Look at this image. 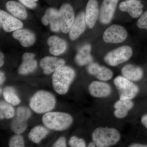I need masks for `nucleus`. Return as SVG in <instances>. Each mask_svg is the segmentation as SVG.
<instances>
[{
	"instance_id": "nucleus-12",
	"label": "nucleus",
	"mask_w": 147,
	"mask_h": 147,
	"mask_svg": "<svg viewBox=\"0 0 147 147\" xmlns=\"http://www.w3.org/2000/svg\"><path fill=\"white\" fill-rule=\"evenodd\" d=\"M99 11L97 0H89L85 12L86 25L90 28H93L99 18Z\"/></svg>"
},
{
	"instance_id": "nucleus-13",
	"label": "nucleus",
	"mask_w": 147,
	"mask_h": 147,
	"mask_svg": "<svg viewBox=\"0 0 147 147\" xmlns=\"http://www.w3.org/2000/svg\"><path fill=\"white\" fill-rule=\"evenodd\" d=\"M42 24L45 26L50 24L52 31L58 32L61 29V23L59 11L56 9L50 8L46 10L41 19Z\"/></svg>"
},
{
	"instance_id": "nucleus-37",
	"label": "nucleus",
	"mask_w": 147,
	"mask_h": 147,
	"mask_svg": "<svg viewBox=\"0 0 147 147\" xmlns=\"http://www.w3.org/2000/svg\"><path fill=\"white\" fill-rule=\"evenodd\" d=\"M4 56L3 54L1 52V53H0V67H1L2 66L4 63Z\"/></svg>"
},
{
	"instance_id": "nucleus-23",
	"label": "nucleus",
	"mask_w": 147,
	"mask_h": 147,
	"mask_svg": "<svg viewBox=\"0 0 147 147\" xmlns=\"http://www.w3.org/2000/svg\"><path fill=\"white\" fill-rule=\"evenodd\" d=\"M6 7L7 10L16 18L21 20H24L27 18L28 13L26 9L24 6L19 3L15 1H9L6 4Z\"/></svg>"
},
{
	"instance_id": "nucleus-30",
	"label": "nucleus",
	"mask_w": 147,
	"mask_h": 147,
	"mask_svg": "<svg viewBox=\"0 0 147 147\" xmlns=\"http://www.w3.org/2000/svg\"><path fill=\"white\" fill-rule=\"evenodd\" d=\"M9 146L10 147L25 146L24 138L20 134H16L11 138L9 143Z\"/></svg>"
},
{
	"instance_id": "nucleus-3",
	"label": "nucleus",
	"mask_w": 147,
	"mask_h": 147,
	"mask_svg": "<svg viewBox=\"0 0 147 147\" xmlns=\"http://www.w3.org/2000/svg\"><path fill=\"white\" fill-rule=\"evenodd\" d=\"M56 99L50 92L40 90L36 92L30 99V106L36 113H47L55 108Z\"/></svg>"
},
{
	"instance_id": "nucleus-24",
	"label": "nucleus",
	"mask_w": 147,
	"mask_h": 147,
	"mask_svg": "<svg viewBox=\"0 0 147 147\" xmlns=\"http://www.w3.org/2000/svg\"><path fill=\"white\" fill-rule=\"evenodd\" d=\"M91 46L86 45L83 46L75 57V61L78 65L83 66L91 63L92 57L90 55Z\"/></svg>"
},
{
	"instance_id": "nucleus-27",
	"label": "nucleus",
	"mask_w": 147,
	"mask_h": 147,
	"mask_svg": "<svg viewBox=\"0 0 147 147\" xmlns=\"http://www.w3.org/2000/svg\"><path fill=\"white\" fill-rule=\"evenodd\" d=\"M14 115V110L10 104L4 101L0 102V118L10 119Z\"/></svg>"
},
{
	"instance_id": "nucleus-21",
	"label": "nucleus",
	"mask_w": 147,
	"mask_h": 147,
	"mask_svg": "<svg viewBox=\"0 0 147 147\" xmlns=\"http://www.w3.org/2000/svg\"><path fill=\"white\" fill-rule=\"evenodd\" d=\"M134 106V103L131 100L120 99L114 104L115 110L114 114L117 118L122 119L125 117L129 111Z\"/></svg>"
},
{
	"instance_id": "nucleus-16",
	"label": "nucleus",
	"mask_w": 147,
	"mask_h": 147,
	"mask_svg": "<svg viewBox=\"0 0 147 147\" xmlns=\"http://www.w3.org/2000/svg\"><path fill=\"white\" fill-rule=\"evenodd\" d=\"M89 91L92 96L96 98L108 97L112 92L109 84L105 82L94 81L88 86Z\"/></svg>"
},
{
	"instance_id": "nucleus-8",
	"label": "nucleus",
	"mask_w": 147,
	"mask_h": 147,
	"mask_svg": "<svg viewBox=\"0 0 147 147\" xmlns=\"http://www.w3.org/2000/svg\"><path fill=\"white\" fill-rule=\"evenodd\" d=\"M61 29L64 33H67L71 29L74 21L73 8L69 4H64L59 10Z\"/></svg>"
},
{
	"instance_id": "nucleus-14",
	"label": "nucleus",
	"mask_w": 147,
	"mask_h": 147,
	"mask_svg": "<svg viewBox=\"0 0 147 147\" xmlns=\"http://www.w3.org/2000/svg\"><path fill=\"white\" fill-rule=\"evenodd\" d=\"M88 72L101 81H107L112 79L113 74L110 69L95 63L89 64L87 68Z\"/></svg>"
},
{
	"instance_id": "nucleus-1",
	"label": "nucleus",
	"mask_w": 147,
	"mask_h": 147,
	"mask_svg": "<svg viewBox=\"0 0 147 147\" xmlns=\"http://www.w3.org/2000/svg\"><path fill=\"white\" fill-rule=\"evenodd\" d=\"M75 76L73 69L67 66H63L55 71L52 76V82L55 92L59 94L66 93Z\"/></svg>"
},
{
	"instance_id": "nucleus-15",
	"label": "nucleus",
	"mask_w": 147,
	"mask_h": 147,
	"mask_svg": "<svg viewBox=\"0 0 147 147\" xmlns=\"http://www.w3.org/2000/svg\"><path fill=\"white\" fill-rule=\"evenodd\" d=\"M143 7L139 0H129L121 3L119 9L121 11L127 12L131 17L137 18L142 15Z\"/></svg>"
},
{
	"instance_id": "nucleus-6",
	"label": "nucleus",
	"mask_w": 147,
	"mask_h": 147,
	"mask_svg": "<svg viewBox=\"0 0 147 147\" xmlns=\"http://www.w3.org/2000/svg\"><path fill=\"white\" fill-rule=\"evenodd\" d=\"M132 49L129 46H123L108 53L104 57V61L108 65L116 66L127 61L131 57Z\"/></svg>"
},
{
	"instance_id": "nucleus-26",
	"label": "nucleus",
	"mask_w": 147,
	"mask_h": 147,
	"mask_svg": "<svg viewBox=\"0 0 147 147\" xmlns=\"http://www.w3.org/2000/svg\"><path fill=\"white\" fill-rule=\"evenodd\" d=\"M3 96L7 102L13 105H18L21 102L15 90L12 87H6L3 92Z\"/></svg>"
},
{
	"instance_id": "nucleus-39",
	"label": "nucleus",
	"mask_w": 147,
	"mask_h": 147,
	"mask_svg": "<svg viewBox=\"0 0 147 147\" xmlns=\"http://www.w3.org/2000/svg\"><path fill=\"white\" fill-rule=\"evenodd\" d=\"M96 146L95 144L93 142H90L88 145V147H94Z\"/></svg>"
},
{
	"instance_id": "nucleus-11",
	"label": "nucleus",
	"mask_w": 147,
	"mask_h": 147,
	"mask_svg": "<svg viewBox=\"0 0 147 147\" xmlns=\"http://www.w3.org/2000/svg\"><path fill=\"white\" fill-rule=\"evenodd\" d=\"M65 63V61L63 59L47 56L40 60V65L44 74H49L62 67Z\"/></svg>"
},
{
	"instance_id": "nucleus-29",
	"label": "nucleus",
	"mask_w": 147,
	"mask_h": 147,
	"mask_svg": "<svg viewBox=\"0 0 147 147\" xmlns=\"http://www.w3.org/2000/svg\"><path fill=\"white\" fill-rule=\"evenodd\" d=\"M31 116L30 110L27 107H20L16 110V118L19 120L27 122Z\"/></svg>"
},
{
	"instance_id": "nucleus-34",
	"label": "nucleus",
	"mask_w": 147,
	"mask_h": 147,
	"mask_svg": "<svg viewBox=\"0 0 147 147\" xmlns=\"http://www.w3.org/2000/svg\"><path fill=\"white\" fill-rule=\"evenodd\" d=\"M53 147H65L67 146L66 139L64 137H60L59 139L55 142L53 144Z\"/></svg>"
},
{
	"instance_id": "nucleus-33",
	"label": "nucleus",
	"mask_w": 147,
	"mask_h": 147,
	"mask_svg": "<svg viewBox=\"0 0 147 147\" xmlns=\"http://www.w3.org/2000/svg\"><path fill=\"white\" fill-rule=\"evenodd\" d=\"M24 5L30 9L35 8L37 6L36 2L38 0H18Z\"/></svg>"
},
{
	"instance_id": "nucleus-35",
	"label": "nucleus",
	"mask_w": 147,
	"mask_h": 147,
	"mask_svg": "<svg viewBox=\"0 0 147 147\" xmlns=\"http://www.w3.org/2000/svg\"><path fill=\"white\" fill-rule=\"evenodd\" d=\"M5 80V74L2 71H0V85L1 86L4 83Z\"/></svg>"
},
{
	"instance_id": "nucleus-10",
	"label": "nucleus",
	"mask_w": 147,
	"mask_h": 147,
	"mask_svg": "<svg viewBox=\"0 0 147 147\" xmlns=\"http://www.w3.org/2000/svg\"><path fill=\"white\" fill-rule=\"evenodd\" d=\"M0 22L3 30L7 32L15 31L24 26L20 20L2 10L0 11Z\"/></svg>"
},
{
	"instance_id": "nucleus-25",
	"label": "nucleus",
	"mask_w": 147,
	"mask_h": 147,
	"mask_svg": "<svg viewBox=\"0 0 147 147\" xmlns=\"http://www.w3.org/2000/svg\"><path fill=\"white\" fill-rule=\"evenodd\" d=\"M49 132V130L44 127L36 126L29 132L28 138L33 143L38 144L47 136Z\"/></svg>"
},
{
	"instance_id": "nucleus-2",
	"label": "nucleus",
	"mask_w": 147,
	"mask_h": 147,
	"mask_svg": "<svg viewBox=\"0 0 147 147\" xmlns=\"http://www.w3.org/2000/svg\"><path fill=\"white\" fill-rule=\"evenodd\" d=\"M73 121V118L70 115L62 112H47L42 117V122L45 126L56 131L65 130L70 126Z\"/></svg>"
},
{
	"instance_id": "nucleus-22",
	"label": "nucleus",
	"mask_w": 147,
	"mask_h": 147,
	"mask_svg": "<svg viewBox=\"0 0 147 147\" xmlns=\"http://www.w3.org/2000/svg\"><path fill=\"white\" fill-rule=\"evenodd\" d=\"M124 77L131 81H139L143 76V71L139 67L133 65L128 64L124 66L121 69Z\"/></svg>"
},
{
	"instance_id": "nucleus-7",
	"label": "nucleus",
	"mask_w": 147,
	"mask_h": 147,
	"mask_svg": "<svg viewBox=\"0 0 147 147\" xmlns=\"http://www.w3.org/2000/svg\"><path fill=\"white\" fill-rule=\"evenodd\" d=\"M127 36V32L124 27L113 25L104 32L103 39L106 43H119L124 41Z\"/></svg>"
},
{
	"instance_id": "nucleus-18",
	"label": "nucleus",
	"mask_w": 147,
	"mask_h": 147,
	"mask_svg": "<svg viewBox=\"0 0 147 147\" xmlns=\"http://www.w3.org/2000/svg\"><path fill=\"white\" fill-rule=\"evenodd\" d=\"M86 25L85 13L82 11L75 18L69 30V36L70 39L74 40L78 38L85 31Z\"/></svg>"
},
{
	"instance_id": "nucleus-40",
	"label": "nucleus",
	"mask_w": 147,
	"mask_h": 147,
	"mask_svg": "<svg viewBox=\"0 0 147 147\" xmlns=\"http://www.w3.org/2000/svg\"><path fill=\"white\" fill-rule=\"evenodd\" d=\"M0 91H1V94H2V90L1 88V90H0Z\"/></svg>"
},
{
	"instance_id": "nucleus-4",
	"label": "nucleus",
	"mask_w": 147,
	"mask_h": 147,
	"mask_svg": "<svg viewBox=\"0 0 147 147\" xmlns=\"http://www.w3.org/2000/svg\"><path fill=\"white\" fill-rule=\"evenodd\" d=\"M93 142L98 147H108L115 145L119 141L121 135L114 128L98 127L92 134Z\"/></svg>"
},
{
	"instance_id": "nucleus-41",
	"label": "nucleus",
	"mask_w": 147,
	"mask_h": 147,
	"mask_svg": "<svg viewBox=\"0 0 147 147\" xmlns=\"http://www.w3.org/2000/svg\"><path fill=\"white\" fill-rule=\"evenodd\" d=\"M125 1H129V0H125Z\"/></svg>"
},
{
	"instance_id": "nucleus-19",
	"label": "nucleus",
	"mask_w": 147,
	"mask_h": 147,
	"mask_svg": "<svg viewBox=\"0 0 147 147\" xmlns=\"http://www.w3.org/2000/svg\"><path fill=\"white\" fill-rule=\"evenodd\" d=\"M13 38L17 39L24 47H28L34 43L35 36L33 32L28 29H19L13 32Z\"/></svg>"
},
{
	"instance_id": "nucleus-5",
	"label": "nucleus",
	"mask_w": 147,
	"mask_h": 147,
	"mask_svg": "<svg viewBox=\"0 0 147 147\" xmlns=\"http://www.w3.org/2000/svg\"><path fill=\"white\" fill-rule=\"evenodd\" d=\"M114 82L118 91L120 99L131 100L139 92L138 86L124 76H117L114 80Z\"/></svg>"
},
{
	"instance_id": "nucleus-38",
	"label": "nucleus",
	"mask_w": 147,
	"mask_h": 147,
	"mask_svg": "<svg viewBox=\"0 0 147 147\" xmlns=\"http://www.w3.org/2000/svg\"><path fill=\"white\" fill-rule=\"evenodd\" d=\"M130 147H147V145L141 144H133L129 145Z\"/></svg>"
},
{
	"instance_id": "nucleus-36",
	"label": "nucleus",
	"mask_w": 147,
	"mask_h": 147,
	"mask_svg": "<svg viewBox=\"0 0 147 147\" xmlns=\"http://www.w3.org/2000/svg\"><path fill=\"white\" fill-rule=\"evenodd\" d=\"M142 124L146 127L147 129V115H145L142 117Z\"/></svg>"
},
{
	"instance_id": "nucleus-31",
	"label": "nucleus",
	"mask_w": 147,
	"mask_h": 147,
	"mask_svg": "<svg viewBox=\"0 0 147 147\" xmlns=\"http://www.w3.org/2000/svg\"><path fill=\"white\" fill-rule=\"evenodd\" d=\"M69 144L70 146L72 147H86V142L84 139H79L75 136H73L70 138Z\"/></svg>"
},
{
	"instance_id": "nucleus-32",
	"label": "nucleus",
	"mask_w": 147,
	"mask_h": 147,
	"mask_svg": "<svg viewBox=\"0 0 147 147\" xmlns=\"http://www.w3.org/2000/svg\"><path fill=\"white\" fill-rule=\"evenodd\" d=\"M137 26L139 28L147 30V10L141 15L137 22Z\"/></svg>"
},
{
	"instance_id": "nucleus-20",
	"label": "nucleus",
	"mask_w": 147,
	"mask_h": 147,
	"mask_svg": "<svg viewBox=\"0 0 147 147\" xmlns=\"http://www.w3.org/2000/svg\"><path fill=\"white\" fill-rule=\"evenodd\" d=\"M47 42L50 46L49 52L54 56H59L64 53L66 50V42L57 36H50L47 40Z\"/></svg>"
},
{
	"instance_id": "nucleus-28",
	"label": "nucleus",
	"mask_w": 147,
	"mask_h": 147,
	"mask_svg": "<svg viewBox=\"0 0 147 147\" xmlns=\"http://www.w3.org/2000/svg\"><path fill=\"white\" fill-rule=\"evenodd\" d=\"M27 125V122L19 120L15 117L11 121V129L15 134H20L26 130Z\"/></svg>"
},
{
	"instance_id": "nucleus-9",
	"label": "nucleus",
	"mask_w": 147,
	"mask_h": 147,
	"mask_svg": "<svg viewBox=\"0 0 147 147\" xmlns=\"http://www.w3.org/2000/svg\"><path fill=\"white\" fill-rule=\"evenodd\" d=\"M119 0H103L99 13V20L101 24H109L114 16Z\"/></svg>"
},
{
	"instance_id": "nucleus-17",
	"label": "nucleus",
	"mask_w": 147,
	"mask_h": 147,
	"mask_svg": "<svg viewBox=\"0 0 147 147\" xmlns=\"http://www.w3.org/2000/svg\"><path fill=\"white\" fill-rule=\"evenodd\" d=\"M35 55L32 53H26L22 56V62L18 69V73L27 75L32 73L36 69L37 63L34 59Z\"/></svg>"
}]
</instances>
